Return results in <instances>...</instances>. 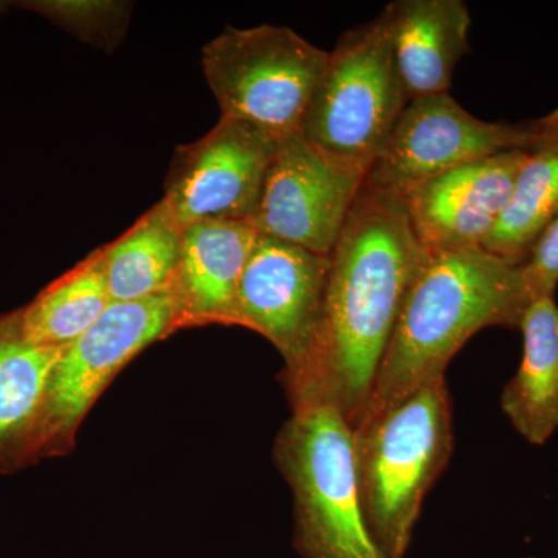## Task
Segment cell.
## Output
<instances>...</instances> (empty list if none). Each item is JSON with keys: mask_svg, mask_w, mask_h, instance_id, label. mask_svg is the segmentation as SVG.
<instances>
[{"mask_svg": "<svg viewBox=\"0 0 558 558\" xmlns=\"http://www.w3.org/2000/svg\"><path fill=\"white\" fill-rule=\"evenodd\" d=\"M110 303L105 260L98 248L22 307V330L33 344L65 348L89 330Z\"/></svg>", "mask_w": 558, "mask_h": 558, "instance_id": "cell-18", "label": "cell"}, {"mask_svg": "<svg viewBox=\"0 0 558 558\" xmlns=\"http://www.w3.org/2000/svg\"><path fill=\"white\" fill-rule=\"evenodd\" d=\"M392 60L409 101L449 94L470 51L472 17L462 0H396L381 11Z\"/></svg>", "mask_w": 558, "mask_h": 558, "instance_id": "cell-14", "label": "cell"}, {"mask_svg": "<svg viewBox=\"0 0 558 558\" xmlns=\"http://www.w3.org/2000/svg\"><path fill=\"white\" fill-rule=\"evenodd\" d=\"M279 143L220 116L204 137L175 149L161 204L182 230L209 220L252 223Z\"/></svg>", "mask_w": 558, "mask_h": 558, "instance_id": "cell-10", "label": "cell"}, {"mask_svg": "<svg viewBox=\"0 0 558 558\" xmlns=\"http://www.w3.org/2000/svg\"><path fill=\"white\" fill-rule=\"evenodd\" d=\"M558 140V109L539 119L484 121L450 94L409 101L366 183L400 193L459 165L501 154L535 153Z\"/></svg>", "mask_w": 558, "mask_h": 558, "instance_id": "cell-7", "label": "cell"}, {"mask_svg": "<svg viewBox=\"0 0 558 558\" xmlns=\"http://www.w3.org/2000/svg\"><path fill=\"white\" fill-rule=\"evenodd\" d=\"M529 296H556L558 286V213L539 234L526 260L521 264Z\"/></svg>", "mask_w": 558, "mask_h": 558, "instance_id": "cell-21", "label": "cell"}, {"mask_svg": "<svg viewBox=\"0 0 558 558\" xmlns=\"http://www.w3.org/2000/svg\"><path fill=\"white\" fill-rule=\"evenodd\" d=\"M330 258L258 234L234 304V325L266 337L281 352L286 373L299 368L317 336Z\"/></svg>", "mask_w": 558, "mask_h": 558, "instance_id": "cell-11", "label": "cell"}, {"mask_svg": "<svg viewBox=\"0 0 558 558\" xmlns=\"http://www.w3.org/2000/svg\"><path fill=\"white\" fill-rule=\"evenodd\" d=\"M329 51L288 27L227 28L202 50V69L222 116L277 142L301 134Z\"/></svg>", "mask_w": 558, "mask_h": 558, "instance_id": "cell-5", "label": "cell"}, {"mask_svg": "<svg viewBox=\"0 0 558 558\" xmlns=\"http://www.w3.org/2000/svg\"><path fill=\"white\" fill-rule=\"evenodd\" d=\"M407 105L380 13L343 33L329 51L301 135L330 156L369 172Z\"/></svg>", "mask_w": 558, "mask_h": 558, "instance_id": "cell-6", "label": "cell"}, {"mask_svg": "<svg viewBox=\"0 0 558 558\" xmlns=\"http://www.w3.org/2000/svg\"><path fill=\"white\" fill-rule=\"evenodd\" d=\"M529 154L517 150L459 165L398 193L429 255L483 247Z\"/></svg>", "mask_w": 558, "mask_h": 558, "instance_id": "cell-12", "label": "cell"}, {"mask_svg": "<svg viewBox=\"0 0 558 558\" xmlns=\"http://www.w3.org/2000/svg\"><path fill=\"white\" fill-rule=\"evenodd\" d=\"M557 213L558 140L529 154L505 211L481 248L520 266Z\"/></svg>", "mask_w": 558, "mask_h": 558, "instance_id": "cell-19", "label": "cell"}, {"mask_svg": "<svg viewBox=\"0 0 558 558\" xmlns=\"http://www.w3.org/2000/svg\"><path fill=\"white\" fill-rule=\"evenodd\" d=\"M62 349L25 339L21 310L0 314V473L38 459L40 421Z\"/></svg>", "mask_w": 558, "mask_h": 558, "instance_id": "cell-15", "label": "cell"}, {"mask_svg": "<svg viewBox=\"0 0 558 558\" xmlns=\"http://www.w3.org/2000/svg\"><path fill=\"white\" fill-rule=\"evenodd\" d=\"M355 475L371 534L389 558L407 556L429 488L454 449L446 376L352 429Z\"/></svg>", "mask_w": 558, "mask_h": 558, "instance_id": "cell-3", "label": "cell"}, {"mask_svg": "<svg viewBox=\"0 0 558 558\" xmlns=\"http://www.w3.org/2000/svg\"><path fill=\"white\" fill-rule=\"evenodd\" d=\"M368 172L301 134L282 140L252 226L264 236L329 256Z\"/></svg>", "mask_w": 558, "mask_h": 558, "instance_id": "cell-9", "label": "cell"}, {"mask_svg": "<svg viewBox=\"0 0 558 558\" xmlns=\"http://www.w3.org/2000/svg\"><path fill=\"white\" fill-rule=\"evenodd\" d=\"M523 355L506 384L501 409L512 427L532 446L558 432V304L556 296L531 301L520 329Z\"/></svg>", "mask_w": 558, "mask_h": 558, "instance_id": "cell-16", "label": "cell"}, {"mask_svg": "<svg viewBox=\"0 0 558 558\" xmlns=\"http://www.w3.org/2000/svg\"><path fill=\"white\" fill-rule=\"evenodd\" d=\"M7 9V3L5 2H0V14L3 13V11H5Z\"/></svg>", "mask_w": 558, "mask_h": 558, "instance_id": "cell-22", "label": "cell"}, {"mask_svg": "<svg viewBox=\"0 0 558 558\" xmlns=\"http://www.w3.org/2000/svg\"><path fill=\"white\" fill-rule=\"evenodd\" d=\"M329 258L317 336L284 380L292 405L326 403L354 429L365 417L381 359L429 253L399 194L365 182Z\"/></svg>", "mask_w": 558, "mask_h": 558, "instance_id": "cell-1", "label": "cell"}, {"mask_svg": "<svg viewBox=\"0 0 558 558\" xmlns=\"http://www.w3.org/2000/svg\"><path fill=\"white\" fill-rule=\"evenodd\" d=\"M531 301L521 264L483 248L429 255L403 303L365 417L446 376L451 359L480 330L520 329Z\"/></svg>", "mask_w": 558, "mask_h": 558, "instance_id": "cell-2", "label": "cell"}, {"mask_svg": "<svg viewBox=\"0 0 558 558\" xmlns=\"http://www.w3.org/2000/svg\"><path fill=\"white\" fill-rule=\"evenodd\" d=\"M258 231L250 222L209 220L186 227L178 267L168 290L179 328L234 325L238 288Z\"/></svg>", "mask_w": 558, "mask_h": 558, "instance_id": "cell-13", "label": "cell"}, {"mask_svg": "<svg viewBox=\"0 0 558 558\" xmlns=\"http://www.w3.org/2000/svg\"><path fill=\"white\" fill-rule=\"evenodd\" d=\"M179 328L170 293L110 303L89 330L62 349L40 421L38 459L60 454L95 400L132 359Z\"/></svg>", "mask_w": 558, "mask_h": 558, "instance_id": "cell-8", "label": "cell"}, {"mask_svg": "<svg viewBox=\"0 0 558 558\" xmlns=\"http://www.w3.org/2000/svg\"><path fill=\"white\" fill-rule=\"evenodd\" d=\"M275 461L292 488L303 558H389L371 534L355 475L352 427L326 403H293Z\"/></svg>", "mask_w": 558, "mask_h": 558, "instance_id": "cell-4", "label": "cell"}, {"mask_svg": "<svg viewBox=\"0 0 558 558\" xmlns=\"http://www.w3.org/2000/svg\"><path fill=\"white\" fill-rule=\"evenodd\" d=\"M182 233L160 201L120 238L101 247L112 303L168 293L178 267Z\"/></svg>", "mask_w": 558, "mask_h": 558, "instance_id": "cell-17", "label": "cell"}, {"mask_svg": "<svg viewBox=\"0 0 558 558\" xmlns=\"http://www.w3.org/2000/svg\"><path fill=\"white\" fill-rule=\"evenodd\" d=\"M20 5L105 51L123 40L132 10L131 3L113 0H32Z\"/></svg>", "mask_w": 558, "mask_h": 558, "instance_id": "cell-20", "label": "cell"}]
</instances>
